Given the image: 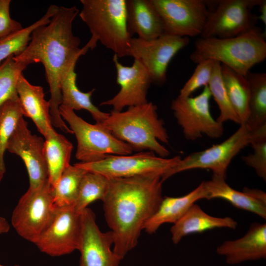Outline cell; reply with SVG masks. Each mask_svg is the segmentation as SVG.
I'll return each instance as SVG.
<instances>
[{"mask_svg": "<svg viewBox=\"0 0 266 266\" xmlns=\"http://www.w3.org/2000/svg\"><path fill=\"white\" fill-rule=\"evenodd\" d=\"M79 14L75 6H60L51 17L50 22L35 29L25 50L13 59L27 66L41 63L49 86L50 115L52 125L66 133H72L59 112L62 104L60 86L63 73L89 49H93L97 42L90 38L82 48L80 38L72 31L73 22Z\"/></svg>", "mask_w": 266, "mask_h": 266, "instance_id": "6da1fadb", "label": "cell"}, {"mask_svg": "<svg viewBox=\"0 0 266 266\" xmlns=\"http://www.w3.org/2000/svg\"><path fill=\"white\" fill-rule=\"evenodd\" d=\"M102 200L104 216L114 237L113 251L121 260L137 244L141 231L163 198L160 175L109 178Z\"/></svg>", "mask_w": 266, "mask_h": 266, "instance_id": "7a4b0ae2", "label": "cell"}, {"mask_svg": "<svg viewBox=\"0 0 266 266\" xmlns=\"http://www.w3.org/2000/svg\"><path fill=\"white\" fill-rule=\"evenodd\" d=\"M152 102L113 111L101 123L116 138L135 151L148 150L166 158L169 151L159 141L168 143V135Z\"/></svg>", "mask_w": 266, "mask_h": 266, "instance_id": "3957f363", "label": "cell"}, {"mask_svg": "<svg viewBox=\"0 0 266 266\" xmlns=\"http://www.w3.org/2000/svg\"><path fill=\"white\" fill-rule=\"evenodd\" d=\"M190 58L196 64L218 61L246 76L250 69L266 58V33L257 26L235 37L197 39Z\"/></svg>", "mask_w": 266, "mask_h": 266, "instance_id": "277c9868", "label": "cell"}, {"mask_svg": "<svg viewBox=\"0 0 266 266\" xmlns=\"http://www.w3.org/2000/svg\"><path fill=\"white\" fill-rule=\"evenodd\" d=\"M79 13L91 37L114 52L118 58L128 56L132 37L127 24L126 0H81Z\"/></svg>", "mask_w": 266, "mask_h": 266, "instance_id": "5b68a950", "label": "cell"}, {"mask_svg": "<svg viewBox=\"0 0 266 266\" xmlns=\"http://www.w3.org/2000/svg\"><path fill=\"white\" fill-rule=\"evenodd\" d=\"M59 112L75 135V157L81 162H96L109 155H126L133 151L129 144L114 136L101 123H89L74 110L63 105L60 106Z\"/></svg>", "mask_w": 266, "mask_h": 266, "instance_id": "8992f818", "label": "cell"}, {"mask_svg": "<svg viewBox=\"0 0 266 266\" xmlns=\"http://www.w3.org/2000/svg\"><path fill=\"white\" fill-rule=\"evenodd\" d=\"M52 187L47 181L33 190L28 189L14 208L11 225L19 236L35 244L53 221L57 211Z\"/></svg>", "mask_w": 266, "mask_h": 266, "instance_id": "52a82bcc", "label": "cell"}, {"mask_svg": "<svg viewBox=\"0 0 266 266\" xmlns=\"http://www.w3.org/2000/svg\"><path fill=\"white\" fill-rule=\"evenodd\" d=\"M255 131L246 123L220 143L213 145L204 150L193 152L179 161L176 166L162 177L164 181L172 175L193 169H209L212 176L226 179L227 170L232 159L254 138Z\"/></svg>", "mask_w": 266, "mask_h": 266, "instance_id": "ba28073f", "label": "cell"}, {"mask_svg": "<svg viewBox=\"0 0 266 266\" xmlns=\"http://www.w3.org/2000/svg\"><path fill=\"white\" fill-rule=\"evenodd\" d=\"M260 0H206L209 12L200 38H231L254 29L258 19L252 9Z\"/></svg>", "mask_w": 266, "mask_h": 266, "instance_id": "9c48e42d", "label": "cell"}, {"mask_svg": "<svg viewBox=\"0 0 266 266\" xmlns=\"http://www.w3.org/2000/svg\"><path fill=\"white\" fill-rule=\"evenodd\" d=\"M181 160L179 156L163 158L148 151H140L133 155H109L98 161L80 162L74 165L108 178L150 175L162 177Z\"/></svg>", "mask_w": 266, "mask_h": 266, "instance_id": "30bf717a", "label": "cell"}, {"mask_svg": "<svg viewBox=\"0 0 266 266\" xmlns=\"http://www.w3.org/2000/svg\"><path fill=\"white\" fill-rule=\"evenodd\" d=\"M211 97L209 88L206 86L195 97L178 96L172 100L171 108L187 139L195 141L203 135L212 138L222 135L223 124L215 120L211 114Z\"/></svg>", "mask_w": 266, "mask_h": 266, "instance_id": "8fae6325", "label": "cell"}, {"mask_svg": "<svg viewBox=\"0 0 266 266\" xmlns=\"http://www.w3.org/2000/svg\"><path fill=\"white\" fill-rule=\"evenodd\" d=\"M189 42V37L166 33L149 40L132 37L128 56L138 60L148 72L152 83L161 85L166 81L167 68L171 60Z\"/></svg>", "mask_w": 266, "mask_h": 266, "instance_id": "7c38bea8", "label": "cell"}, {"mask_svg": "<svg viewBox=\"0 0 266 266\" xmlns=\"http://www.w3.org/2000/svg\"><path fill=\"white\" fill-rule=\"evenodd\" d=\"M151 1L161 17L165 33L187 37L201 34L209 12L206 0Z\"/></svg>", "mask_w": 266, "mask_h": 266, "instance_id": "4fadbf2b", "label": "cell"}, {"mask_svg": "<svg viewBox=\"0 0 266 266\" xmlns=\"http://www.w3.org/2000/svg\"><path fill=\"white\" fill-rule=\"evenodd\" d=\"M81 234V212L73 206L58 208L47 228L34 244L40 252L51 257L78 250Z\"/></svg>", "mask_w": 266, "mask_h": 266, "instance_id": "5bb4252c", "label": "cell"}, {"mask_svg": "<svg viewBox=\"0 0 266 266\" xmlns=\"http://www.w3.org/2000/svg\"><path fill=\"white\" fill-rule=\"evenodd\" d=\"M7 150L20 157L27 168L28 189H34L48 181L44 153V139L33 134L23 117L18 121L7 144Z\"/></svg>", "mask_w": 266, "mask_h": 266, "instance_id": "9a60e30c", "label": "cell"}, {"mask_svg": "<svg viewBox=\"0 0 266 266\" xmlns=\"http://www.w3.org/2000/svg\"><path fill=\"white\" fill-rule=\"evenodd\" d=\"M112 232H102L95 213L87 207L81 212V234L78 250L80 266H119L121 261L111 250Z\"/></svg>", "mask_w": 266, "mask_h": 266, "instance_id": "2e32d148", "label": "cell"}, {"mask_svg": "<svg viewBox=\"0 0 266 266\" xmlns=\"http://www.w3.org/2000/svg\"><path fill=\"white\" fill-rule=\"evenodd\" d=\"M113 61L116 70V82L120 89L112 98L102 101L100 105L111 106L113 111L118 112L122 111L125 107L148 102L147 94L152 81L142 64L134 59L131 66H125L119 62L115 54Z\"/></svg>", "mask_w": 266, "mask_h": 266, "instance_id": "e0dca14e", "label": "cell"}, {"mask_svg": "<svg viewBox=\"0 0 266 266\" xmlns=\"http://www.w3.org/2000/svg\"><path fill=\"white\" fill-rule=\"evenodd\" d=\"M216 252L224 256L230 265L266 259V224L252 223L244 236L225 241L217 247Z\"/></svg>", "mask_w": 266, "mask_h": 266, "instance_id": "ac0fdd59", "label": "cell"}, {"mask_svg": "<svg viewBox=\"0 0 266 266\" xmlns=\"http://www.w3.org/2000/svg\"><path fill=\"white\" fill-rule=\"evenodd\" d=\"M224 178L212 176L203 181L206 199H222L234 207L253 213L266 220V193L259 189L244 188L242 192L230 187Z\"/></svg>", "mask_w": 266, "mask_h": 266, "instance_id": "d6986e66", "label": "cell"}, {"mask_svg": "<svg viewBox=\"0 0 266 266\" xmlns=\"http://www.w3.org/2000/svg\"><path fill=\"white\" fill-rule=\"evenodd\" d=\"M17 92L23 116L30 118L45 137L54 128L50 102L45 99L43 87L31 84L22 73L17 82Z\"/></svg>", "mask_w": 266, "mask_h": 266, "instance_id": "ffe728a7", "label": "cell"}, {"mask_svg": "<svg viewBox=\"0 0 266 266\" xmlns=\"http://www.w3.org/2000/svg\"><path fill=\"white\" fill-rule=\"evenodd\" d=\"M127 24L129 34L149 40L165 33L163 23L151 0H126Z\"/></svg>", "mask_w": 266, "mask_h": 266, "instance_id": "44dd1931", "label": "cell"}, {"mask_svg": "<svg viewBox=\"0 0 266 266\" xmlns=\"http://www.w3.org/2000/svg\"><path fill=\"white\" fill-rule=\"evenodd\" d=\"M237 222L230 217H218L204 212L197 204L194 203L186 213L170 229L171 240L178 244L182 238L188 234L201 233L217 228L235 229Z\"/></svg>", "mask_w": 266, "mask_h": 266, "instance_id": "7402d4cb", "label": "cell"}, {"mask_svg": "<svg viewBox=\"0 0 266 266\" xmlns=\"http://www.w3.org/2000/svg\"><path fill=\"white\" fill-rule=\"evenodd\" d=\"M201 199H206V193L203 181L195 189L184 196L165 197L156 212L145 224L143 230L149 234H152L165 223H175L192 205Z\"/></svg>", "mask_w": 266, "mask_h": 266, "instance_id": "603a6c76", "label": "cell"}, {"mask_svg": "<svg viewBox=\"0 0 266 266\" xmlns=\"http://www.w3.org/2000/svg\"><path fill=\"white\" fill-rule=\"evenodd\" d=\"M76 64H73L62 75L60 86L62 95V104L73 110L85 109L91 114L96 123L103 122L109 113L100 111L92 102L91 96L95 89L88 92L81 91L77 86Z\"/></svg>", "mask_w": 266, "mask_h": 266, "instance_id": "cb8c5ba5", "label": "cell"}, {"mask_svg": "<svg viewBox=\"0 0 266 266\" xmlns=\"http://www.w3.org/2000/svg\"><path fill=\"white\" fill-rule=\"evenodd\" d=\"M72 144L65 136L53 129L44 137V153L48 182L52 188L65 169L70 165Z\"/></svg>", "mask_w": 266, "mask_h": 266, "instance_id": "d4e9b609", "label": "cell"}, {"mask_svg": "<svg viewBox=\"0 0 266 266\" xmlns=\"http://www.w3.org/2000/svg\"><path fill=\"white\" fill-rule=\"evenodd\" d=\"M224 85L230 102L241 123L247 122L250 89L245 76L224 64L221 65Z\"/></svg>", "mask_w": 266, "mask_h": 266, "instance_id": "484cf974", "label": "cell"}, {"mask_svg": "<svg viewBox=\"0 0 266 266\" xmlns=\"http://www.w3.org/2000/svg\"><path fill=\"white\" fill-rule=\"evenodd\" d=\"M249 115L246 124L252 130L266 125V73L248 72Z\"/></svg>", "mask_w": 266, "mask_h": 266, "instance_id": "4316f807", "label": "cell"}, {"mask_svg": "<svg viewBox=\"0 0 266 266\" xmlns=\"http://www.w3.org/2000/svg\"><path fill=\"white\" fill-rule=\"evenodd\" d=\"M58 8L56 5H51L45 14L37 21L0 39V64L10 56L22 53L28 46L34 30L48 24Z\"/></svg>", "mask_w": 266, "mask_h": 266, "instance_id": "83f0119b", "label": "cell"}, {"mask_svg": "<svg viewBox=\"0 0 266 266\" xmlns=\"http://www.w3.org/2000/svg\"><path fill=\"white\" fill-rule=\"evenodd\" d=\"M86 172L74 165H70L65 169L52 188L53 202L57 208L73 206L81 180Z\"/></svg>", "mask_w": 266, "mask_h": 266, "instance_id": "f1b7e54d", "label": "cell"}, {"mask_svg": "<svg viewBox=\"0 0 266 266\" xmlns=\"http://www.w3.org/2000/svg\"><path fill=\"white\" fill-rule=\"evenodd\" d=\"M19 99L6 101L0 107V182L6 172L4 154L19 119L23 117Z\"/></svg>", "mask_w": 266, "mask_h": 266, "instance_id": "f546056e", "label": "cell"}, {"mask_svg": "<svg viewBox=\"0 0 266 266\" xmlns=\"http://www.w3.org/2000/svg\"><path fill=\"white\" fill-rule=\"evenodd\" d=\"M109 179L100 174L87 171L84 175L79 188L74 208L81 212L97 200L104 199L108 189Z\"/></svg>", "mask_w": 266, "mask_h": 266, "instance_id": "4dcf8cb0", "label": "cell"}, {"mask_svg": "<svg viewBox=\"0 0 266 266\" xmlns=\"http://www.w3.org/2000/svg\"><path fill=\"white\" fill-rule=\"evenodd\" d=\"M221 65L214 61L212 74L207 86L219 108V115L216 120L223 124L231 121L240 125L241 121L230 102L224 85Z\"/></svg>", "mask_w": 266, "mask_h": 266, "instance_id": "1f68e13d", "label": "cell"}, {"mask_svg": "<svg viewBox=\"0 0 266 266\" xmlns=\"http://www.w3.org/2000/svg\"><path fill=\"white\" fill-rule=\"evenodd\" d=\"M10 56L0 64V107L6 101L19 99L17 84L19 76L27 67Z\"/></svg>", "mask_w": 266, "mask_h": 266, "instance_id": "d6a6232c", "label": "cell"}, {"mask_svg": "<svg viewBox=\"0 0 266 266\" xmlns=\"http://www.w3.org/2000/svg\"><path fill=\"white\" fill-rule=\"evenodd\" d=\"M250 145L253 152L242 157L245 164L252 167L258 176L266 181V125L255 130Z\"/></svg>", "mask_w": 266, "mask_h": 266, "instance_id": "836d02e7", "label": "cell"}, {"mask_svg": "<svg viewBox=\"0 0 266 266\" xmlns=\"http://www.w3.org/2000/svg\"><path fill=\"white\" fill-rule=\"evenodd\" d=\"M214 63V61L208 59L198 63L194 73L180 90L178 96L190 97L200 87L208 86L212 74Z\"/></svg>", "mask_w": 266, "mask_h": 266, "instance_id": "e575fe53", "label": "cell"}, {"mask_svg": "<svg viewBox=\"0 0 266 266\" xmlns=\"http://www.w3.org/2000/svg\"><path fill=\"white\" fill-rule=\"evenodd\" d=\"M10 0H0V39L23 28L22 25L10 15Z\"/></svg>", "mask_w": 266, "mask_h": 266, "instance_id": "d590c367", "label": "cell"}, {"mask_svg": "<svg viewBox=\"0 0 266 266\" xmlns=\"http://www.w3.org/2000/svg\"><path fill=\"white\" fill-rule=\"evenodd\" d=\"M260 15L258 16V19H260L265 26L266 25V0H261L258 5Z\"/></svg>", "mask_w": 266, "mask_h": 266, "instance_id": "8d00e7d4", "label": "cell"}, {"mask_svg": "<svg viewBox=\"0 0 266 266\" xmlns=\"http://www.w3.org/2000/svg\"><path fill=\"white\" fill-rule=\"evenodd\" d=\"M10 230V225L6 219L0 216V234L7 233Z\"/></svg>", "mask_w": 266, "mask_h": 266, "instance_id": "74e56055", "label": "cell"}, {"mask_svg": "<svg viewBox=\"0 0 266 266\" xmlns=\"http://www.w3.org/2000/svg\"><path fill=\"white\" fill-rule=\"evenodd\" d=\"M0 266H3V265H2L0 264ZM19 266V265H14V266Z\"/></svg>", "mask_w": 266, "mask_h": 266, "instance_id": "f35d334b", "label": "cell"}]
</instances>
